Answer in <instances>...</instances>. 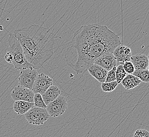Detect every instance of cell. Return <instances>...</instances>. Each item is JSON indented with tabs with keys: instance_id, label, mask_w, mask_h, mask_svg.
Instances as JSON below:
<instances>
[{
	"instance_id": "cell-12",
	"label": "cell",
	"mask_w": 149,
	"mask_h": 137,
	"mask_svg": "<svg viewBox=\"0 0 149 137\" xmlns=\"http://www.w3.org/2000/svg\"><path fill=\"white\" fill-rule=\"evenodd\" d=\"M131 61L135 70H146L149 66L148 57L145 54H138L132 56Z\"/></svg>"
},
{
	"instance_id": "cell-18",
	"label": "cell",
	"mask_w": 149,
	"mask_h": 137,
	"mask_svg": "<svg viewBox=\"0 0 149 137\" xmlns=\"http://www.w3.org/2000/svg\"><path fill=\"white\" fill-rule=\"evenodd\" d=\"M127 74L126 72L124 70L123 66L120 64L116 67V81L118 84L122 82V81L124 80V79L126 77Z\"/></svg>"
},
{
	"instance_id": "cell-7",
	"label": "cell",
	"mask_w": 149,
	"mask_h": 137,
	"mask_svg": "<svg viewBox=\"0 0 149 137\" xmlns=\"http://www.w3.org/2000/svg\"><path fill=\"white\" fill-rule=\"evenodd\" d=\"M35 93L31 89L18 85L12 90L11 96L15 101H23L33 103Z\"/></svg>"
},
{
	"instance_id": "cell-9",
	"label": "cell",
	"mask_w": 149,
	"mask_h": 137,
	"mask_svg": "<svg viewBox=\"0 0 149 137\" xmlns=\"http://www.w3.org/2000/svg\"><path fill=\"white\" fill-rule=\"evenodd\" d=\"M94 64L100 66L109 71L112 68L116 67L117 61L115 59L113 53L108 52L102 54L95 61Z\"/></svg>"
},
{
	"instance_id": "cell-22",
	"label": "cell",
	"mask_w": 149,
	"mask_h": 137,
	"mask_svg": "<svg viewBox=\"0 0 149 137\" xmlns=\"http://www.w3.org/2000/svg\"><path fill=\"white\" fill-rule=\"evenodd\" d=\"M133 137H149V131L146 129H138L135 131Z\"/></svg>"
},
{
	"instance_id": "cell-15",
	"label": "cell",
	"mask_w": 149,
	"mask_h": 137,
	"mask_svg": "<svg viewBox=\"0 0 149 137\" xmlns=\"http://www.w3.org/2000/svg\"><path fill=\"white\" fill-rule=\"evenodd\" d=\"M141 83V81L132 74H127L121 82L124 88L127 90L134 89L139 86Z\"/></svg>"
},
{
	"instance_id": "cell-17",
	"label": "cell",
	"mask_w": 149,
	"mask_h": 137,
	"mask_svg": "<svg viewBox=\"0 0 149 137\" xmlns=\"http://www.w3.org/2000/svg\"><path fill=\"white\" fill-rule=\"evenodd\" d=\"M118 83L117 81H114L111 82H108V83H102L101 84V88L103 91L106 93H109L113 91L118 86Z\"/></svg>"
},
{
	"instance_id": "cell-6",
	"label": "cell",
	"mask_w": 149,
	"mask_h": 137,
	"mask_svg": "<svg viewBox=\"0 0 149 137\" xmlns=\"http://www.w3.org/2000/svg\"><path fill=\"white\" fill-rule=\"evenodd\" d=\"M38 74L37 70L33 67L21 70L18 77L19 85L32 90Z\"/></svg>"
},
{
	"instance_id": "cell-16",
	"label": "cell",
	"mask_w": 149,
	"mask_h": 137,
	"mask_svg": "<svg viewBox=\"0 0 149 137\" xmlns=\"http://www.w3.org/2000/svg\"><path fill=\"white\" fill-rule=\"evenodd\" d=\"M132 75L138 77L141 82H149V72L148 69L143 70H135Z\"/></svg>"
},
{
	"instance_id": "cell-25",
	"label": "cell",
	"mask_w": 149,
	"mask_h": 137,
	"mask_svg": "<svg viewBox=\"0 0 149 137\" xmlns=\"http://www.w3.org/2000/svg\"><path fill=\"white\" fill-rule=\"evenodd\" d=\"M147 69H148V71H149V66H148V68H147Z\"/></svg>"
},
{
	"instance_id": "cell-24",
	"label": "cell",
	"mask_w": 149,
	"mask_h": 137,
	"mask_svg": "<svg viewBox=\"0 0 149 137\" xmlns=\"http://www.w3.org/2000/svg\"><path fill=\"white\" fill-rule=\"evenodd\" d=\"M148 59H149V54H148Z\"/></svg>"
},
{
	"instance_id": "cell-21",
	"label": "cell",
	"mask_w": 149,
	"mask_h": 137,
	"mask_svg": "<svg viewBox=\"0 0 149 137\" xmlns=\"http://www.w3.org/2000/svg\"><path fill=\"white\" fill-rule=\"evenodd\" d=\"M124 70L126 72V73L128 74H132L135 71L134 66L131 61H128L124 63L122 65Z\"/></svg>"
},
{
	"instance_id": "cell-8",
	"label": "cell",
	"mask_w": 149,
	"mask_h": 137,
	"mask_svg": "<svg viewBox=\"0 0 149 137\" xmlns=\"http://www.w3.org/2000/svg\"><path fill=\"white\" fill-rule=\"evenodd\" d=\"M52 86V78L48 75L41 73L38 74L32 90L35 94L39 93L42 95Z\"/></svg>"
},
{
	"instance_id": "cell-1",
	"label": "cell",
	"mask_w": 149,
	"mask_h": 137,
	"mask_svg": "<svg viewBox=\"0 0 149 137\" xmlns=\"http://www.w3.org/2000/svg\"><path fill=\"white\" fill-rule=\"evenodd\" d=\"M120 44V37L106 26H81L73 36L69 53L66 55V62L74 71L83 73L98 57L106 53H113Z\"/></svg>"
},
{
	"instance_id": "cell-13",
	"label": "cell",
	"mask_w": 149,
	"mask_h": 137,
	"mask_svg": "<svg viewBox=\"0 0 149 137\" xmlns=\"http://www.w3.org/2000/svg\"><path fill=\"white\" fill-rule=\"evenodd\" d=\"M60 89L57 86H52L42 95L43 101L47 106L60 95Z\"/></svg>"
},
{
	"instance_id": "cell-14",
	"label": "cell",
	"mask_w": 149,
	"mask_h": 137,
	"mask_svg": "<svg viewBox=\"0 0 149 137\" xmlns=\"http://www.w3.org/2000/svg\"><path fill=\"white\" fill-rule=\"evenodd\" d=\"M34 107L33 103L23 101H16L13 103V110L18 114H25Z\"/></svg>"
},
{
	"instance_id": "cell-2",
	"label": "cell",
	"mask_w": 149,
	"mask_h": 137,
	"mask_svg": "<svg viewBox=\"0 0 149 137\" xmlns=\"http://www.w3.org/2000/svg\"><path fill=\"white\" fill-rule=\"evenodd\" d=\"M13 35L20 42L27 61L36 70L52 57L55 38L49 28L32 24L15 30Z\"/></svg>"
},
{
	"instance_id": "cell-19",
	"label": "cell",
	"mask_w": 149,
	"mask_h": 137,
	"mask_svg": "<svg viewBox=\"0 0 149 137\" xmlns=\"http://www.w3.org/2000/svg\"><path fill=\"white\" fill-rule=\"evenodd\" d=\"M33 103L36 107L40 108L47 109V107L45 103L43 101L42 95L39 93H36L33 98Z\"/></svg>"
},
{
	"instance_id": "cell-4",
	"label": "cell",
	"mask_w": 149,
	"mask_h": 137,
	"mask_svg": "<svg viewBox=\"0 0 149 137\" xmlns=\"http://www.w3.org/2000/svg\"><path fill=\"white\" fill-rule=\"evenodd\" d=\"M27 121L33 125H42L50 116L47 109L34 107L24 114Z\"/></svg>"
},
{
	"instance_id": "cell-10",
	"label": "cell",
	"mask_w": 149,
	"mask_h": 137,
	"mask_svg": "<svg viewBox=\"0 0 149 137\" xmlns=\"http://www.w3.org/2000/svg\"><path fill=\"white\" fill-rule=\"evenodd\" d=\"M113 54L117 62L121 65H123L126 62L131 61L132 57L131 49L122 44L115 49Z\"/></svg>"
},
{
	"instance_id": "cell-20",
	"label": "cell",
	"mask_w": 149,
	"mask_h": 137,
	"mask_svg": "<svg viewBox=\"0 0 149 137\" xmlns=\"http://www.w3.org/2000/svg\"><path fill=\"white\" fill-rule=\"evenodd\" d=\"M116 66L112 68L109 71H108V73L107 75L105 82H111L116 81Z\"/></svg>"
},
{
	"instance_id": "cell-23",
	"label": "cell",
	"mask_w": 149,
	"mask_h": 137,
	"mask_svg": "<svg viewBox=\"0 0 149 137\" xmlns=\"http://www.w3.org/2000/svg\"><path fill=\"white\" fill-rule=\"evenodd\" d=\"M5 60L8 63L13 64L14 62V57L10 52L8 51L5 55Z\"/></svg>"
},
{
	"instance_id": "cell-5",
	"label": "cell",
	"mask_w": 149,
	"mask_h": 137,
	"mask_svg": "<svg viewBox=\"0 0 149 137\" xmlns=\"http://www.w3.org/2000/svg\"><path fill=\"white\" fill-rule=\"evenodd\" d=\"M68 108L67 99L65 97L59 95L47 107V110L50 117L56 118L63 114Z\"/></svg>"
},
{
	"instance_id": "cell-3",
	"label": "cell",
	"mask_w": 149,
	"mask_h": 137,
	"mask_svg": "<svg viewBox=\"0 0 149 137\" xmlns=\"http://www.w3.org/2000/svg\"><path fill=\"white\" fill-rule=\"evenodd\" d=\"M8 42L10 49L9 51L11 53L14 57V62L13 64L15 68L17 70H22L24 68L32 67L26 59L20 42L14 35L11 33L9 34Z\"/></svg>"
},
{
	"instance_id": "cell-11",
	"label": "cell",
	"mask_w": 149,
	"mask_h": 137,
	"mask_svg": "<svg viewBox=\"0 0 149 137\" xmlns=\"http://www.w3.org/2000/svg\"><path fill=\"white\" fill-rule=\"evenodd\" d=\"M87 71L89 72V74L93 77H94L96 80H97L99 82L101 83L105 82L108 71L105 68L97 64H93L88 68Z\"/></svg>"
}]
</instances>
